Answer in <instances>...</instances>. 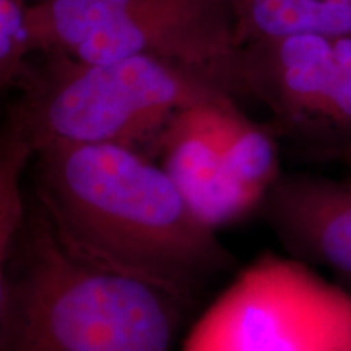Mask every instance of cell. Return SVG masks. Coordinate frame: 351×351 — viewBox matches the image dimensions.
<instances>
[{
    "mask_svg": "<svg viewBox=\"0 0 351 351\" xmlns=\"http://www.w3.org/2000/svg\"><path fill=\"white\" fill-rule=\"evenodd\" d=\"M189 302L78 256L28 191L0 258V351H173Z\"/></svg>",
    "mask_w": 351,
    "mask_h": 351,
    "instance_id": "7a4b0ae2",
    "label": "cell"
},
{
    "mask_svg": "<svg viewBox=\"0 0 351 351\" xmlns=\"http://www.w3.org/2000/svg\"><path fill=\"white\" fill-rule=\"evenodd\" d=\"M238 43L351 34V0H230Z\"/></svg>",
    "mask_w": 351,
    "mask_h": 351,
    "instance_id": "9c48e42d",
    "label": "cell"
},
{
    "mask_svg": "<svg viewBox=\"0 0 351 351\" xmlns=\"http://www.w3.org/2000/svg\"><path fill=\"white\" fill-rule=\"evenodd\" d=\"M29 0H0V85L16 88L36 56L28 28Z\"/></svg>",
    "mask_w": 351,
    "mask_h": 351,
    "instance_id": "8fae6325",
    "label": "cell"
},
{
    "mask_svg": "<svg viewBox=\"0 0 351 351\" xmlns=\"http://www.w3.org/2000/svg\"><path fill=\"white\" fill-rule=\"evenodd\" d=\"M26 15L36 54L155 57L205 73L234 96L239 43L230 0H36Z\"/></svg>",
    "mask_w": 351,
    "mask_h": 351,
    "instance_id": "277c9868",
    "label": "cell"
},
{
    "mask_svg": "<svg viewBox=\"0 0 351 351\" xmlns=\"http://www.w3.org/2000/svg\"><path fill=\"white\" fill-rule=\"evenodd\" d=\"M181 351H351V291L263 252L192 326Z\"/></svg>",
    "mask_w": 351,
    "mask_h": 351,
    "instance_id": "5b68a950",
    "label": "cell"
},
{
    "mask_svg": "<svg viewBox=\"0 0 351 351\" xmlns=\"http://www.w3.org/2000/svg\"><path fill=\"white\" fill-rule=\"evenodd\" d=\"M36 150L21 132L5 121L0 145V258L10 252L28 215V187L23 176Z\"/></svg>",
    "mask_w": 351,
    "mask_h": 351,
    "instance_id": "30bf717a",
    "label": "cell"
},
{
    "mask_svg": "<svg viewBox=\"0 0 351 351\" xmlns=\"http://www.w3.org/2000/svg\"><path fill=\"white\" fill-rule=\"evenodd\" d=\"M302 156L311 161H319V163L340 165L351 173V140L350 142L335 145V147L302 153Z\"/></svg>",
    "mask_w": 351,
    "mask_h": 351,
    "instance_id": "7c38bea8",
    "label": "cell"
},
{
    "mask_svg": "<svg viewBox=\"0 0 351 351\" xmlns=\"http://www.w3.org/2000/svg\"><path fill=\"white\" fill-rule=\"evenodd\" d=\"M8 109L34 150L51 143L122 145L153 160L169 121L192 104L230 95L205 73L155 57L83 62L67 54H38Z\"/></svg>",
    "mask_w": 351,
    "mask_h": 351,
    "instance_id": "3957f363",
    "label": "cell"
},
{
    "mask_svg": "<svg viewBox=\"0 0 351 351\" xmlns=\"http://www.w3.org/2000/svg\"><path fill=\"white\" fill-rule=\"evenodd\" d=\"M28 191L67 247L194 302L234 257L166 171L122 145L51 143L28 171Z\"/></svg>",
    "mask_w": 351,
    "mask_h": 351,
    "instance_id": "6da1fadb",
    "label": "cell"
},
{
    "mask_svg": "<svg viewBox=\"0 0 351 351\" xmlns=\"http://www.w3.org/2000/svg\"><path fill=\"white\" fill-rule=\"evenodd\" d=\"M232 93L270 112L301 155L351 140V34H298L239 44Z\"/></svg>",
    "mask_w": 351,
    "mask_h": 351,
    "instance_id": "8992f818",
    "label": "cell"
},
{
    "mask_svg": "<svg viewBox=\"0 0 351 351\" xmlns=\"http://www.w3.org/2000/svg\"><path fill=\"white\" fill-rule=\"evenodd\" d=\"M234 96H221L179 111L153 150L197 217L219 231L257 213V204L232 182L223 147V109Z\"/></svg>",
    "mask_w": 351,
    "mask_h": 351,
    "instance_id": "52a82bcc",
    "label": "cell"
},
{
    "mask_svg": "<svg viewBox=\"0 0 351 351\" xmlns=\"http://www.w3.org/2000/svg\"><path fill=\"white\" fill-rule=\"evenodd\" d=\"M257 215L288 256L351 285V174L282 173Z\"/></svg>",
    "mask_w": 351,
    "mask_h": 351,
    "instance_id": "ba28073f",
    "label": "cell"
}]
</instances>
